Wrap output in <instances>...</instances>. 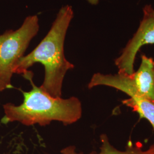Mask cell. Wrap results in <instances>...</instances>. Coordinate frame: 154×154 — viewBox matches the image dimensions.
<instances>
[{
    "mask_svg": "<svg viewBox=\"0 0 154 154\" xmlns=\"http://www.w3.org/2000/svg\"><path fill=\"white\" fill-rule=\"evenodd\" d=\"M73 16L71 6L62 7L44 38L32 52L22 57L13 70L14 74L23 75L34 64L41 63L44 66L45 78L40 87L55 98H61L66 72L74 67L64 54L65 39Z\"/></svg>",
    "mask_w": 154,
    "mask_h": 154,
    "instance_id": "cell-1",
    "label": "cell"
},
{
    "mask_svg": "<svg viewBox=\"0 0 154 154\" xmlns=\"http://www.w3.org/2000/svg\"><path fill=\"white\" fill-rule=\"evenodd\" d=\"M23 76L30 81L32 89L28 92L22 91L23 101L21 105L8 103L3 105L5 115L1 119L2 123L18 122L25 126L37 124L44 126L52 121H58L68 125L81 119L82 109L78 98L53 97L34 84L32 72L28 71Z\"/></svg>",
    "mask_w": 154,
    "mask_h": 154,
    "instance_id": "cell-2",
    "label": "cell"
},
{
    "mask_svg": "<svg viewBox=\"0 0 154 154\" xmlns=\"http://www.w3.org/2000/svg\"><path fill=\"white\" fill-rule=\"evenodd\" d=\"M39 29L36 15L25 18L20 28L7 30L0 35V92L13 87L11 78L17 62Z\"/></svg>",
    "mask_w": 154,
    "mask_h": 154,
    "instance_id": "cell-3",
    "label": "cell"
},
{
    "mask_svg": "<svg viewBox=\"0 0 154 154\" xmlns=\"http://www.w3.org/2000/svg\"><path fill=\"white\" fill-rule=\"evenodd\" d=\"M98 86L113 88L130 96V99L123 100V103L132 107L141 118L149 121L154 131V101L145 98L138 92L134 85L131 75L120 72L115 75L95 73L88 83V88L91 89Z\"/></svg>",
    "mask_w": 154,
    "mask_h": 154,
    "instance_id": "cell-4",
    "label": "cell"
},
{
    "mask_svg": "<svg viewBox=\"0 0 154 154\" xmlns=\"http://www.w3.org/2000/svg\"><path fill=\"white\" fill-rule=\"evenodd\" d=\"M149 44H154V9L151 5L143 8V19L137 32L115 61L118 72L132 75L135 72L134 65L136 55L143 46Z\"/></svg>",
    "mask_w": 154,
    "mask_h": 154,
    "instance_id": "cell-5",
    "label": "cell"
},
{
    "mask_svg": "<svg viewBox=\"0 0 154 154\" xmlns=\"http://www.w3.org/2000/svg\"><path fill=\"white\" fill-rule=\"evenodd\" d=\"M131 77L138 92L145 98L154 101V61L152 58L142 55L140 65Z\"/></svg>",
    "mask_w": 154,
    "mask_h": 154,
    "instance_id": "cell-6",
    "label": "cell"
},
{
    "mask_svg": "<svg viewBox=\"0 0 154 154\" xmlns=\"http://www.w3.org/2000/svg\"><path fill=\"white\" fill-rule=\"evenodd\" d=\"M100 140L102 144L99 153L93 151L89 154H154V144L150 146L147 149L143 150L142 143L133 144L132 142H130L127 145L125 151H121L116 149L110 144L109 138L106 134H102L100 136ZM61 153V154H82L77 152L75 147L73 146H70L62 149Z\"/></svg>",
    "mask_w": 154,
    "mask_h": 154,
    "instance_id": "cell-7",
    "label": "cell"
},
{
    "mask_svg": "<svg viewBox=\"0 0 154 154\" xmlns=\"http://www.w3.org/2000/svg\"><path fill=\"white\" fill-rule=\"evenodd\" d=\"M87 1L91 5H97L99 2V0H87Z\"/></svg>",
    "mask_w": 154,
    "mask_h": 154,
    "instance_id": "cell-8",
    "label": "cell"
}]
</instances>
